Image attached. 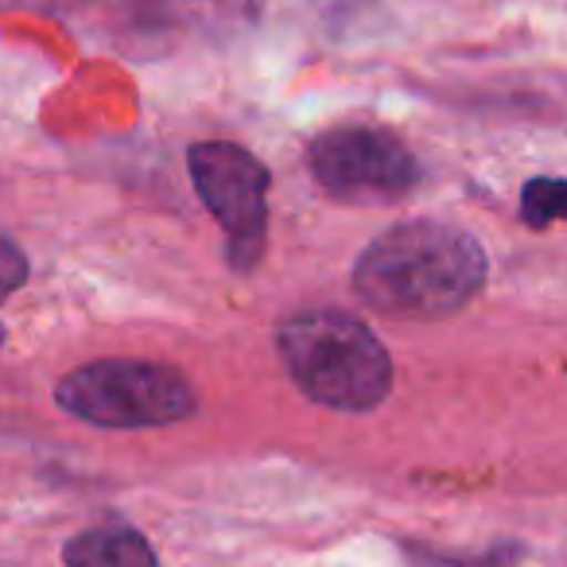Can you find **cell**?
Here are the masks:
<instances>
[{
  "instance_id": "5b68a950",
  "label": "cell",
  "mask_w": 567,
  "mask_h": 567,
  "mask_svg": "<svg viewBox=\"0 0 567 567\" xmlns=\"http://www.w3.org/2000/svg\"><path fill=\"white\" fill-rule=\"evenodd\" d=\"M190 183L229 234L234 252L257 249L268 221V167L229 141H203L187 156Z\"/></svg>"
},
{
  "instance_id": "8992f818",
  "label": "cell",
  "mask_w": 567,
  "mask_h": 567,
  "mask_svg": "<svg viewBox=\"0 0 567 567\" xmlns=\"http://www.w3.org/2000/svg\"><path fill=\"white\" fill-rule=\"evenodd\" d=\"M66 567H159L152 544L133 528H90L63 551Z\"/></svg>"
},
{
  "instance_id": "7a4b0ae2",
  "label": "cell",
  "mask_w": 567,
  "mask_h": 567,
  "mask_svg": "<svg viewBox=\"0 0 567 567\" xmlns=\"http://www.w3.org/2000/svg\"><path fill=\"white\" fill-rule=\"evenodd\" d=\"M280 358L292 381L339 412H370L389 396L393 362L378 334L347 311H308L280 327Z\"/></svg>"
},
{
  "instance_id": "9c48e42d",
  "label": "cell",
  "mask_w": 567,
  "mask_h": 567,
  "mask_svg": "<svg viewBox=\"0 0 567 567\" xmlns=\"http://www.w3.org/2000/svg\"><path fill=\"white\" fill-rule=\"evenodd\" d=\"M190 12H206V17H249L257 9V0H183Z\"/></svg>"
},
{
  "instance_id": "52a82bcc",
  "label": "cell",
  "mask_w": 567,
  "mask_h": 567,
  "mask_svg": "<svg viewBox=\"0 0 567 567\" xmlns=\"http://www.w3.org/2000/svg\"><path fill=\"white\" fill-rule=\"evenodd\" d=\"M564 206H567V187L559 179H533L525 187V198H520V214L536 229L551 226L564 214Z\"/></svg>"
},
{
  "instance_id": "277c9868",
  "label": "cell",
  "mask_w": 567,
  "mask_h": 567,
  "mask_svg": "<svg viewBox=\"0 0 567 567\" xmlns=\"http://www.w3.org/2000/svg\"><path fill=\"white\" fill-rule=\"evenodd\" d=\"M308 167L323 190L350 203H393L416 187L412 152L381 128H334L308 148Z\"/></svg>"
},
{
  "instance_id": "6da1fadb",
  "label": "cell",
  "mask_w": 567,
  "mask_h": 567,
  "mask_svg": "<svg viewBox=\"0 0 567 567\" xmlns=\"http://www.w3.org/2000/svg\"><path fill=\"white\" fill-rule=\"evenodd\" d=\"M486 284V249L466 229L416 218L381 234L354 265L365 308L393 319H443Z\"/></svg>"
},
{
  "instance_id": "ba28073f",
  "label": "cell",
  "mask_w": 567,
  "mask_h": 567,
  "mask_svg": "<svg viewBox=\"0 0 567 567\" xmlns=\"http://www.w3.org/2000/svg\"><path fill=\"white\" fill-rule=\"evenodd\" d=\"M24 276H28V265H24V257H20V249L0 237V300H4Z\"/></svg>"
},
{
  "instance_id": "3957f363",
  "label": "cell",
  "mask_w": 567,
  "mask_h": 567,
  "mask_svg": "<svg viewBox=\"0 0 567 567\" xmlns=\"http://www.w3.org/2000/svg\"><path fill=\"white\" fill-rule=\"evenodd\" d=\"M55 401L97 427H164L195 412V389L172 365L110 358L66 373Z\"/></svg>"
}]
</instances>
